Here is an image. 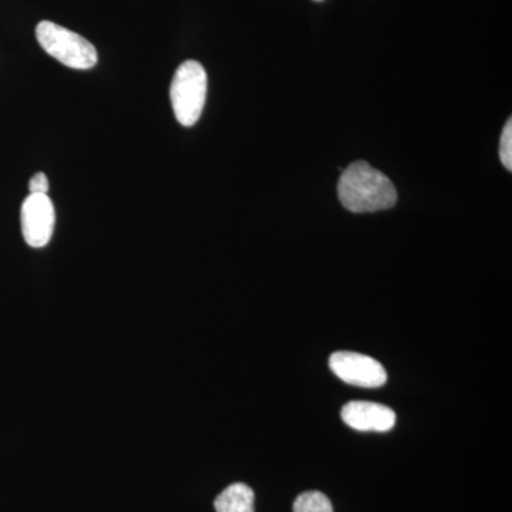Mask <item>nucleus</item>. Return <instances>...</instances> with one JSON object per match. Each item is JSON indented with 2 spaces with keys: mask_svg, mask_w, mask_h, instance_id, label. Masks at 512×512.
Returning a JSON list of instances; mask_svg holds the SVG:
<instances>
[{
  "mask_svg": "<svg viewBox=\"0 0 512 512\" xmlns=\"http://www.w3.org/2000/svg\"><path fill=\"white\" fill-rule=\"evenodd\" d=\"M338 195L343 207L356 214L389 210L397 202L390 178L365 161H356L343 170Z\"/></svg>",
  "mask_w": 512,
  "mask_h": 512,
  "instance_id": "1",
  "label": "nucleus"
},
{
  "mask_svg": "<svg viewBox=\"0 0 512 512\" xmlns=\"http://www.w3.org/2000/svg\"><path fill=\"white\" fill-rule=\"evenodd\" d=\"M208 77L201 63L188 60L178 67L171 83L170 97L175 119L185 127L200 120L207 100Z\"/></svg>",
  "mask_w": 512,
  "mask_h": 512,
  "instance_id": "2",
  "label": "nucleus"
},
{
  "mask_svg": "<svg viewBox=\"0 0 512 512\" xmlns=\"http://www.w3.org/2000/svg\"><path fill=\"white\" fill-rule=\"evenodd\" d=\"M36 37L47 55L70 69L89 70L99 60L96 47L89 40L49 20L37 25Z\"/></svg>",
  "mask_w": 512,
  "mask_h": 512,
  "instance_id": "3",
  "label": "nucleus"
},
{
  "mask_svg": "<svg viewBox=\"0 0 512 512\" xmlns=\"http://www.w3.org/2000/svg\"><path fill=\"white\" fill-rule=\"evenodd\" d=\"M329 366L340 380L352 386L376 389L387 382V373L382 363L362 353H333Z\"/></svg>",
  "mask_w": 512,
  "mask_h": 512,
  "instance_id": "4",
  "label": "nucleus"
},
{
  "mask_svg": "<svg viewBox=\"0 0 512 512\" xmlns=\"http://www.w3.org/2000/svg\"><path fill=\"white\" fill-rule=\"evenodd\" d=\"M22 234L32 248H43L52 239L55 229V207L49 195L30 194L22 205Z\"/></svg>",
  "mask_w": 512,
  "mask_h": 512,
  "instance_id": "5",
  "label": "nucleus"
},
{
  "mask_svg": "<svg viewBox=\"0 0 512 512\" xmlns=\"http://www.w3.org/2000/svg\"><path fill=\"white\" fill-rule=\"evenodd\" d=\"M342 420L353 430L386 433L396 424V413L383 404L350 402L342 409Z\"/></svg>",
  "mask_w": 512,
  "mask_h": 512,
  "instance_id": "6",
  "label": "nucleus"
},
{
  "mask_svg": "<svg viewBox=\"0 0 512 512\" xmlns=\"http://www.w3.org/2000/svg\"><path fill=\"white\" fill-rule=\"evenodd\" d=\"M255 494L251 487L244 483H235L225 488L217 500V512H254Z\"/></svg>",
  "mask_w": 512,
  "mask_h": 512,
  "instance_id": "7",
  "label": "nucleus"
},
{
  "mask_svg": "<svg viewBox=\"0 0 512 512\" xmlns=\"http://www.w3.org/2000/svg\"><path fill=\"white\" fill-rule=\"evenodd\" d=\"M293 512H333V507L325 494L308 491L296 498Z\"/></svg>",
  "mask_w": 512,
  "mask_h": 512,
  "instance_id": "8",
  "label": "nucleus"
},
{
  "mask_svg": "<svg viewBox=\"0 0 512 512\" xmlns=\"http://www.w3.org/2000/svg\"><path fill=\"white\" fill-rule=\"evenodd\" d=\"M500 158L501 163L508 171L512 170V121L511 119L505 124L503 134L500 140Z\"/></svg>",
  "mask_w": 512,
  "mask_h": 512,
  "instance_id": "9",
  "label": "nucleus"
},
{
  "mask_svg": "<svg viewBox=\"0 0 512 512\" xmlns=\"http://www.w3.org/2000/svg\"><path fill=\"white\" fill-rule=\"evenodd\" d=\"M30 194H43L47 195L49 191V178L45 173H37L30 178L29 183Z\"/></svg>",
  "mask_w": 512,
  "mask_h": 512,
  "instance_id": "10",
  "label": "nucleus"
},
{
  "mask_svg": "<svg viewBox=\"0 0 512 512\" xmlns=\"http://www.w3.org/2000/svg\"><path fill=\"white\" fill-rule=\"evenodd\" d=\"M316 2H320V0H316Z\"/></svg>",
  "mask_w": 512,
  "mask_h": 512,
  "instance_id": "11",
  "label": "nucleus"
}]
</instances>
